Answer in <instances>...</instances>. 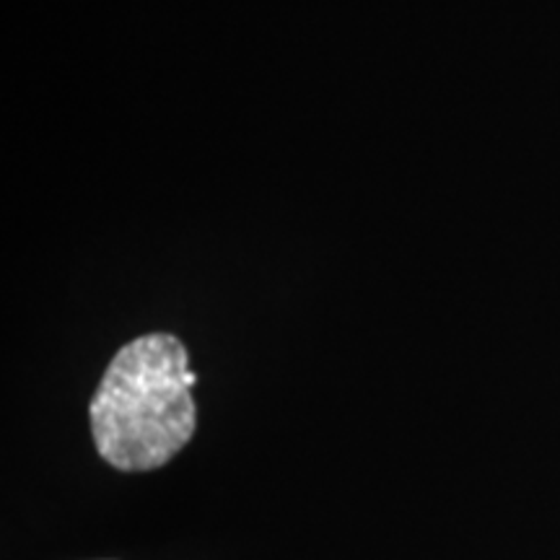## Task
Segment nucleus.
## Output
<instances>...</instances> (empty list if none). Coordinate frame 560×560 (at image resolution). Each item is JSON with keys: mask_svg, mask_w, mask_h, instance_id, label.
I'll use <instances>...</instances> for the list:
<instances>
[{"mask_svg": "<svg viewBox=\"0 0 560 560\" xmlns=\"http://www.w3.org/2000/svg\"><path fill=\"white\" fill-rule=\"evenodd\" d=\"M195 382L187 348L170 332L117 350L89 408L102 459L122 472H149L177 457L198 423Z\"/></svg>", "mask_w": 560, "mask_h": 560, "instance_id": "1", "label": "nucleus"}]
</instances>
